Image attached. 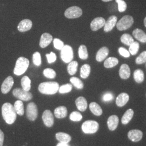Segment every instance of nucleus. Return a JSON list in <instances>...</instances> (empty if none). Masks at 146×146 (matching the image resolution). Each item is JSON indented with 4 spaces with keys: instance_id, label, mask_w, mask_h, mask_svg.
Segmentation results:
<instances>
[{
    "instance_id": "obj_15",
    "label": "nucleus",
    "mask_w": 146,
    "mask_h": 146,
    "mask_svg": "<svg viewBox=\"0 0 146 146\" xmlns=\"http://www.w3.org/2000/svg\"><path fill=\"white\" fill-rule=\"evenodd\" d=\"M143 136V133L141 131L134 129L129 131L128 133V137L129 140L133 142L140 141Z\"/></svg>"
},
{
    "instance_id": "obj_28",
    "label": "nucleus",
    "mask_w": 146,
    "mask_h": 146,
    "mask_svg": "<svg viewBox=\"0 0 146 146\" xmlns=\"http://www.w3.org/2000/svg\"><path fill=\"white\" fill-rule=\"evenodd\" d=\"M134 79L136 82L138 84L142 83L145 79V75L141 69H136L133 74Z\"/></svg>"
},
{
    "instance_id": "obj_31",
    "label": "nucleus",
    "mask_w": 146,
    "mask_h": 146,
    "mask_svg": "<svg viewBox=\"0 0 146 146\" xmlns=\"http://www.w3.org/2000/svg\"><path fill=\"white\" fill-rule=\"evenodd\" d=\"M21 86L22 89L29 92L31 89V80L27 76H23L21 79Z\"/></svg>"
},
{
    "instance_id": "obj_48",
    "label": "nucleus",
    "mask_w": 146,
    "mask_h": 146,
    "mask_svg": "<svg viewBox=\"0 0 146 146\" xmlns=\"http://www.w3.org/2000/svg\"><path fill=\"white\" fill-rule=\"evenodd\" d=\"M56 146H70L68 143H62V142H59L57 144Z\"/></svg>"
},
{
    "instance_id": "obj_20",
    "label": "nucleus",
    "mask_w": 146,
    "mask_h": 146,
    "mask_svg": "<svg viewBox=\"0 0 146 146\" xmlns=\"http://www.w3.org/2000/svg\"><path fill=\"white\" fill-rule=\"evenodd\" d=\"M109 49L106 47L100 48L96 55V60L98 62H102L104 60L109 54Z\"/></svg>"
},
{
    "instance_id": "obj_16",
    "label": "nucleus",
    "mask_w": 146,
    "mask_h": 146,
    "mask_svg": "<svg viewBox=\"0 0 146 146\" xmlns=\"http://www.w3.org/2000/svg\"><path fill=\"white\" fill-rule=\"evenodd\" d=\"M119 122V119L117 116L113 115L110 116L107 121V125L110 131H115L117 127Z\"/></svg>"
},
{
    "instance_id": "obj_29",
    "label": "nucleus",
    "mask_w": 146,
    "mask_h": 146,
    "mask_svg": "<svg viewBox=\"0 0 146 146\" xmlns=\"http://www.w3.org/2000/svg\"><path fill=\"white\" fill-rule=\"evenodd\" d=\"M14 108L17 114L20 116H22L25 113V109H24V106L22 101L19 100H17L14 103Z\"/></svg>"
},
{
    "instance_id": "obj_33",
    "label": "nucleus",
    "mask_w": 146,
    "mask_h": 146,
    "mask_svg": "<svg viewBox=\"0 0 146 146\" xmlns=\"http://www.w3.org/2000/svg\"><path fill=\"white\" fill-rule=\"evenodd\" d=\"M121 41L127 46H131V44L134 42L133 37L128 34H124L121 37Z\"/></svg>"
},
{
    "instance_id": "obj_45",
    "label": "nucleus",
    "mask_w": 146,
    "mask_h": 146,
    "mask_svg": "<svg viewBox=\"0 0 146 146\" xmlns=\"http://www.w3.org/2000/svg\"><path fill=\"white\" fill-rule=\"evenodd\" d=\"M119 52L120 55L124 58H129L130 56V52L123 47H120L119 48Z\"/></svg>"
},
{
    "instance_id": "obj_38",
    "label": "nucleus",
    "mask_w": 146,
    "mask_h": 146,
    "mask_svg": "<svg viewBox=\"0 0 146 146\" xmlns=\"http://www.w3.org/2000/svg\"><path fill=\"white\" fill-rule=\"evenodd\" d=\"M43 75L47 78L52 79L56 77V72L51 68H46L43 70Z\"/></svg>"
},
{
    "instance_id": "obj_10",
    "label": "nucleus",
    "mask_w": 146,
    "mask_h": 146,
    "mask_svg": "<svg viewBox=\"0 0 146 146\" xmlns=\"http://www.w3.org/2000/svg\"><path fill=\"white\" fill-rule=\"evenodd\" d=\"M14 83V78L12 76H9L7 77L2 84V86H1L2 93L4 94L8 93L10 92L11 89L12 88Z\"/></svg>"
},
{
    "instance_id": "obj_4",
    "label": "nucleus",
    "mask_w": 146,
    "mask_h": 146,
    "mask_svg": "<svg viewBox=\"0 0 146 146\" xmlns=\"http://www.w3.org/2000/svg\"><path fill=\"white\" fill-rule=\"evenodd\" d=\"M82 130L85 134H94L97 132L99 125L98 122L93 120H88L84 122L82 125Z\"/></svg>"
},
{
    "instance_id": "obj_2",
    "label": "nucleus",
    "mask_w": 146,
    "mask_h": 146,
    "mask_svg": "<svg viewBox=\"0 0 146 146\" xmlns=\"http://www.w3.org/2000/svg\"><path fill=\"white\" fill-rule=\"evenodd\" d=\"M59 87V84L56 82H45L40 84L38 89L42 94L54 95L58 91Z\"/></svg>"
},
{
    "instance_id": "obj_25",
    "label": "nucleus",
    "mask_w": 146,
    "mask_h": 146,
    "mask_svg": "<svg viewBox=\"0 0 146 146\" xmlns=\"http://www.w3.org/2000/svg\"><path fill=\"white\" fill-rule=\"evenodd\" d=\"M89 109L92 113L96 116H100L102 114V110L99 104L93 102L89 104Z\"/></svg>"
},
{
    "instance_id": "obj_17",
    "label": "nucleus",
    "mask_w": 146,
    "mask_h": 146,
    "mask_svg": "<svg viewBox=\"0 0 146 146\" xmlns=\"http://www.w3.org/2000/svg\"><path fill=\"white\" fill-rule=\"evenodd\" d=\"M129 100V96L125 93L119 94L116 99V104L120 107H122L127 104Z\"/></svg>"
},
{
    "instance_id": "obj_42",
    "label": "nucleus",
    "mask_w": 146,
    "mask_h": 146,
    "mask_svg": "<svg viewBox=\"0 0 146 146\" xmlns=\"http://www.w3.org/2000/svg\"><path fill=\"white\" fill-rule=\"evenodd\" d=\"M118 4V9L120 13L124 12L127 9V5L125 1L123 0H116Z\"/></svg>"
},
{
    "instance_id": "obj_50",
    "label": "nucleus",
    "mask_w": 146,
    "mask_h": 146,
    "mask_svg": "<svg viewBox=\"0 0 146 146\" xmlns=\"http://www.w3.org/2000/svg\"><path fill=\"white\" fill-rule=\"evenodd\" d=\"M102 1H104V2H110V1H112V0H102Z\"/></svg>"
},
{
    "instance_id": "obj_37",
    "label": "nucleus",
    "mask_w": 146,
    "mask_h": 146,
    "mask_svg": "<svg viewBox=\"0 0 146 146\" xmlns=\"http://www.w3.org/2000/svg\"><path fill=\"white\" fill-rule=\"evenodd\" d=\"M139 48H140V44L139 42L134 41L131 46H129V52H130V54L132 55H135L139 51Z\"/></svg>"
},
{
    "instance_id": "obj_1",
    "label": "nucleus",
    "mask_w": 146,
    "mask_h": 146,
    "mask_svg": "<svg viewBox=\"0 0 146 146\" xmlns=\"http://www.w3.org/2000/svg\"><path fill=\"white\" fill-rule=\"evenodd\" d=\"M2 115L5 122L8 125L14 123L17 117V113L14 107L9 102L3 104L2 107Z\"/></svg>"
},
{
    "instance_id": "obj_22",
    "label": "nucleus",
    "mask_w": 146,
    "mask_h": 146,
    "mask_svg": "<svg viewBox=\"0 0 146 146\" xmlns=\"http://www.w3.org/2000/svg\"><path fill=\"white\" fill-rule=\"evenodd\" d=\"M132 33L136 40L142 43H146V34L142 30L137 28Z\"/></svg>"
},
{
    "instance_id": "obj_8",
    "label": "nucleus",
    "mask_w": 146,
    "mask_h": 146,
    "mask_svg": "<svg viewBox=\"0 0 146 146\" xmlns=\"http://www.w3.org/2000/svg\"><path fill=\"white\" fill-rule=\"evenodd\" d=\"M82 15V9L78 6H73L68 8L64 12V16L69 19H76Z\"/></svg>"
},
{
    "instance_id": "obj_6",
    "label": "nucleus",
    "mask_w": 146,
    "mask_h": 146,
    "mask_svg": "<svg viewBox=\"0 0 146 146\" xmlns=\"http://www.w3.org/2000/svg\"><path fill=\"white\" fill-rule=\"evenodd\" d=\"M13 95L21 101H29L33 98V95L31 92L26 91L23 89L16 88L13 91Z\"/></svg>"
},
{
    "instance_id": "obj_3",
    "label": "nucleus",
    "mask_w": 146,
    "mask_h": 146,
    "mask_svg": "<svg viewBox=\"0 0 146 146\" xmlns=\"http://www.w3.org/2000/svg\"><path fill=\"white\" fill-rule=\"evenodd\" d=\"M29 66V61L24 57H20L16 61L14 73L17 76H20L26 72Z\"/></svg>"
},
{
    "instance_id": "obj_26",
    "label": "nucleus",
    "mask_w": 146,
    "mask_h": 146,
    "mask_svg": "<svg viewBox=\"0 0 146 146\" xmlns=\"http://www.w3.org/2000/svg\"><path fill=\"white\" fill-rule=\"evenodd\" d=\"M134 115V111L131 109H129L125 111L124 115H123L121 122L123 125L128 124L132 119Z\"/></svg>"
},
{
    "instance_id": "obj_21",
    "label": "nucleus",
    "mask_w": 146,
    "mask_h": 146,
    "mask_svg": "<svg viewBox=\"0 0 146 146\" xmlns=\"http://www.w3.org/2000/svg\"><path fill=\"white\" fill-rule=\"evenodd\" d=\"M75 104L78 110L84 111L87 110L88 104L86 99L83 96H80L75 101Z\"/></svg>"
},
{
    "instance_id": "obj_23",
    "label": "nucleus",
    "mask_w": 146,
    "mask_h": 146,
    "mask_svg": "<svg viewBox=\"0 0 146 146\" xmlns=\"http://www.w3.org/2000/svg\"><path fill=\"white\" fill-rule=\"evenodd\" d=\"M68 113L67 109L65 106H60L54 110V115L58 119H63L67 116Z\"/></svg>"
},
{
    "instance_id": "obj_35",
    "label": "nucleus",
    "mask_w": 146,
    "mask_h": 146,
    "mask_svg": "<svg viewBox=\"0 0 146 146\" xmlns=\"http://www.w3.org/2000/svg\"><path fill=\"white\" fill-rule=\"evenodd\" d=\"M70 81L73 86L78 89L84 88V84L82 81L76 77H72L70 78Z\"/></svg>"
},
{
    "instance_id": "obj_46",
    "label": "nucleus",
    "mask_w": 146,
    "mask_h": 146,
    "mask_svg": "<svg viewBox=\"0 0 146 146\" xmlns=\"http://www.w3.org/2000/svg\"><path fill=\"white\" fill-rule=\"evenodd\" d=\"M114 98L113 95L110 93H106L102 96V100L104 102H109L113 100Z\"/></svg>"
},
{
    "instance_id": "obj_14",
    "label": "nucleus",
    "mask_w": 146,
    "mask_h": 146,
    "mask_svg": "<svg viewBox=\"0 0 146 146\" xmlns=\"http://www.w3.org/2000/svg\"><path fill=\"white\" fill-rule=\"evenodd\" d=\"M33 26V23L31 20L29 19L23 20L19 23L17 29L20 32H25L29 31Z\"/></svg>"
},
{
    "instance_id": "obj_19",
    "label": "nucleus",
    "mask_w": 146,
    "mask_h": 146,
    "mask_svg": "<svg viewBox=\"0 0 146 146\" xmlns=\"http://www.w3.org/2000/svg\"><path fill=\"white\" fill-rule=\"evenodd\" d=\"M120 78L124 80H127L131 76V69L127 64H123L121 65L119 70Z\"/></svg>"
},
{
    "instance_id": "obj_7",
    "label": "nucleus",
    "mask_w": 146,
    "mask_h": 146,
    "mask_svg": "<svg viewBox=\"0 0 146 146\" xmlns=\"http://www.w3.org/2000/svg\"><path fill=\"white\" fill-rule=\"evenodd\" d=\"M61 57L63 62H70L73 59V48L69 45H65L61 50Z\"/></svg>"
},
{
    "instance_id": "obj_32",
    "label": "nucleus",
    "mask_w": 146,
    "mask_h": 146,
    "mask_svg": "<svg viewBox=\"0 0 146 146\" xmlns=\"http://www.w3.org/2000/svg\"><path fill=\"white\" fill-rule=\"evenodd\" d=\"M78 56L82 60H87L88 58V52L87 48L84 44L81 45L78 48Z\"/></svg>"
},
{
    "instance_id": "obj_13",
    "label": "nucleus",
    "mask_w": 146,
    "mask_h": 146,
    "mask_svg": "<svg viewBox=\"0 0 146 146\" xmlns=\"http://www.w3.org/2000/svg\"><path fill=\"white\" fill-rule=\"evenodd\" d=\"M117 18L116 16H111L109 17L108 20L106 22V23L104 26V31L106 33L110 32L114 27L116 26L117 23Z\"/></svg>"
},
{
    "instance_id": "obj_43",
    "label": "nucleus",
    "mask_w": 146,
    "mask_h": 146,
    "mask_svg": "<svg viewBox=\"0 0 146 146\" xmlns=\"http://www.w3.org/2000/svg\"><path fill=\"white\" fill-rule=\"evenodd\" d=\"M53 43L54 47L58 50H61L64 46L63 41L58 38H55L53 41Z\"/></svg>"
},
{
    "instance_id": "obj_27",
    "label": "nucleus",
    "mask_w": 146,
    "mask_h": 146,
    "mask_svg": "<svg viewBox=\"0 0 146 146\" xmlns=\"http://www.w3.org/2000/svg\"><path fill=\"white\" fill-rule=\"evenodd\" d=\"M119 63V60L117 58L110 57L105 60L104 67L106 68H111L116 66Z\"/></svg>"
},
{
    "instance_id": "obj_24",
    "label": "nucleus",
    "mask_w": 146,
    "mask_h": 146,
    "mask_svg": "<svg viewBox=\"0 0 146 146\" xmlns=\"http://www.w3.org/2000/svg\"><path fill=\"white\" fill-rule=\"evenodd\" d=\"M55 137L58 141L62 143H68L72 140V137L70 136L67 133L63 132L57 133L55 135Z\"/></svg>"
},
{
    "instance_id": "obj_47",
    "label": "nucleus",
    "mask_w": 146,
    "mask_h": 146,
    "mask_svg": "<svg viewBox=\"0 0 146 146\" xmlns=\"http://www.w3.org/2000/svg\"><path fill=\"white\" fill-rule=\"evenodd\" d=\"M4 138H5L4 133L0 129V146H3Z\"/></svg>"
},
{
    "instance_id": "obj_34",
    "label": "nucleus",
    "mask_w": 146,
    "mask_h": 146,
    "mask_svg": "<svg viewBox=\"0 0 146 146\" xmlns=\"http://www.w3.org/2000/svg\"><path fill=\"white\" fill-rule=\"evenodd\" d=\"M78 67V63L77 61H71L69 62L67 67L68 73L70 75H74L76 73Z\"/></svg>"
},
{
    "instance_id": "obj_40",
    "label": "nucleus",
    "mask_w": 146,
    "mask_h": 146,
    "mask_svg": "<svg viewBox=\"0 0 146 146\" xmlns=\"http://www.w3.org/2000/svg\"><path fill=\"white\" fill-rule=\"evenodd\" d=\"M69 117H70V119L72 121H75V122H78V121H80L82 120V115L80 112L74 111L70 114Z\"/></svg>"
},
{
    "instance_id": "obj_41",
    "label": "nucleus",
    "mask_w": 146,
    "mask_h": 146,
    "mask_svg": "<svg viewBox=\"0 0 146 146\" xmlns=\"http://www.w3.org/2000/svg\"><path fill=\"white\" fill-rule=\"evenodd\" d=\"M135 62L137 64H141L146 62V51L141 52L140 55L136 58Z\"/></svg>"
},
{
    "instance_id": "obj_18",
    "label": "nucleus",
    "mask_w": 146,
    "mask_h": 146,
    "mask_svg": "<svg viewBox=\"0 0 146 146\" xmlns=\"http://www.w3.org/2000/svg\"><path fill=\"white\" fill-rule=\"evenodd\" d=\"M52 41V36L50 34L47 33L43 34L40 38V46L44 48L47 47Z\"/></svg>"
},
{
    "instance_id": "obj_9",
    "label": "nucleus",
    "mask_w": 146,
    "mask_h": 146,
    "mask_svg": "<svg viewBox=\"0 0 146 146\" xmlns=\"http://www.w3.org/2000/svg\"><path fill=\"white\" fill-rule=\"evenodd\" d=\"M27 116L31 121H34L36 119L38 115V110L36 104L34 102H30L27 107Z\"/></svg>"
},
{
    "instance_id": "obj_39",
    "label": "nucleus",
    "mask_w": 146,
    "mask_h": 146,
    "mask_svg": "<svg viewBox=\"0 0 146 146\" xmlns=\"http://www.w3.org/2000/svg\"><path fill=\"white\" fill-rule=\"evenodd\" d=\"M33 61L34 64L36 66H40L41 64V56L40 52H36L34 53Z\"/></svg>"
},
{
    "instance_id": "obj_12",
    "label": "nucleus",
    "mask_w": 146,
    "mask_h": 146,
    "mask_svg": "<svg viewBox=\"0 0 146 146\" xmlns=\"http://www.w3.org/2000/svg\"><path fill=\"white\" fill-rule=\"evenodd\" d=\"M106 20L104 18L99 17L94 19L90 23V28L93 31H97L104 26Z\"/></svg>"
},
{
    "instance_id": "obj_5",
    "label": "nucleus",
    "mask_w": 146,
    "mask_h": 146,
    "mask_svg": "<svg viewBox=\"0 0 146 146\" xmlns=\"http://www.w3.org/2000/svg\"><path fill=\"white\" fill-rule=\"evenodd\" d=\"M134 19L132 16L130 15H125L122 17V19L116 23L117 29L120 31L127 30L131 28L133 25Z\"/></svg>"
},
{
    "instance_id": "obj_36",
    "label": "nucleus",
    "mask_w": 146,
    "mask_h": 146,
    "mask_svg": "<svg viewBox=\"0 0 146 146\" xmlns=\"http://www.w3.org/2000/svg\"><path fill=\"white\" fill-rule=\"evenodd\" d=\"M73 89L72 84H66L59 87L58 92L60 94L68 93L72 91Z\"/></svg>"
},
{
    "instance_id": "obj_49",
    "label": "nucleus",
    "mask_w": 146,
    "mask_h": 146,
    "mask_svg": "<svg viewBox=\"0 0 146 146\" xmlns=\"http://www.w3.org/2000/svg\"><path fill=\"white\" fill-rule=\"evenodd\" d=\"M144 25L146 27V17L145 18V19H144Z\"/></svg>"
},
{
    "instance_id": "obj_44",
    "label": "nucleus",
    "mask_w": 146,
    "mask_h": 146,
    "mask_svg": "<svg viewBox=\"0 0 146 146\" xmlns=\"http://www.w3.org/2000/svg\"><path fill=\"white\" fill-rule=\"evenodd\" d=\"M46 57L49 63H52L56 60V55L54 52H51L50 54H47Z\"/></svg>"
},
{
    "instance_id": "obj_11",
    "label": "nucleus",
    "mask_w": 146,
    "mask_h": 146,
    "mask_svg": "<svg viewBox=\"0 0 146 146\" xmlns=\"http://www.w3.org/2000/svg\"><path fill=\"white\" fill-rule=\"evenodd\" d=\"M42 120L44 124L47 127H52L54 123V116L52 113L49 110H46L42 115Z\"/></svg>"
},
{
    "instance_id": "obj_30",
    "label": "nucleus",
    "mask_w": 146,
    "mask_h": 146,
    "mask_svg": "<svg viewBox=\"0 0 146 146\" xmlns=\"http://www.w3.org/2000/svg\"><path fill=\"white\" fill-rule=\"evenodd\" d=\"M91 68L88 64H84L80 69V76L82 78H87L90 75Z\"/></svg>"
}]
</instances>
